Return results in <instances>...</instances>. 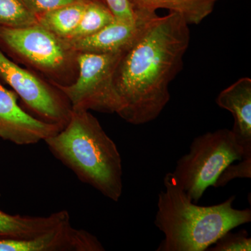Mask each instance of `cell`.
I'll return each mask as SVG.
<instances>
[{"instance_id":"7c38bea8","label":"cell","mask_w":251,"mask_h":251,"mask_svg":"<svg viewBox=\"0 0 251 251\" xmlns=\"http://www.w3.org/2000/svg\"><path fill=\"white\" fill-rule=\"evenodd\" d=\"M69 222L66 210L45 216L10 215L0 210V238L31 237Z\"/></svg>"},{"instance_id":"ac0fdd59","label":"cell","mask_w":251,"mask_h":251,"mask_svg":"<svg viewBox=\"0 0 251 251\" xmlns=\"http://www.w3.org/2000/svg\"><path fill=\"white\" fill-rule=\"evenodd\" d=\"M251 177V158H244L239 161V163L237 164H234V163L229 164L220 175L213 186L215 188L223 187L234 179H237V178L249 179Z\"/></svg>"},{"instance_id":"5bb4252c","label":"cell","mask_w":251,"mask_h":251,"mask_svg":"<svg viewBox=\"0 0 251 251\" xmlns=\"http://www.w3.org/2000/svg\"><path fill=\"white\" fill-rule=\"evenodd\" d=\"M89 1L84 0L38 15V24L59 37L67 39L76 29Z\"/></svg>"},{"instance_id":"8992f818","label":"cell","mask_w":251,"mask_h":251,"mask_svg":"<svg viewBox=\"0 0 251 251\" xmlns=\"http://www.w3.org/2000/svg\"><path fill=\"white\" fill-rule=\"evenodd\" d=\"M124 52L78 53V73L75 80L69 85L54 86L64 94L74 110L118 114L121 104L114 86L113 76Z\"/></svg>"},{"instance_id":"ba28073f","label":"cell","mask_w":251,"mask_h":251,"mask_svg":"<svg viewBox=\"0 0 251 251\" xmlns=\"http://www.w3.org/2000/svg\"><path fill=\"white\" fill-rule=\"evenodd\" d=\"M63 127L28 114L18 105L17 94L0 83V138L18 145H34L55 135Z\"/></svg>"},{"instance_id":"6da1fadb","label":"cell","mask_w":251,"mask_h":251,"mask_svg":"<svg viewBox=\"0 0 251 251\" xmlns=\"http://www.w3.org/2000/svg\"><path fill=\"white\" fill-rule=\"evenodd\" d=\"M189 25L181 15H157L122 54L113 82L121 108L117 115L142 125L156 120L171 99L169 86L182 69L190 44Z\"/></svg>"},{"instance_id":"5b68a950","label":"cell","mask_w":251,"mask_h":251,"mask_svg":"<svg viewBox=\"0 0 251 251\" xmlns=\"http://www.w3.org/2000/svg\"><path fill=\"white\" fill-rule=\"evenodd\" d=\"M247 158L232 130L222 128L196 137L171 174L193 202L214 184L231 163Z\"/></svg>"},{"instance_id":"7a4b0ae2","label":"cell","mask_w":251,"mask_h":251,"mask_svg":"<svg viewBox=\"0 0 251 251\" xmlns=\"http://www.w3.org/2000/svg\"><path fill=\"white\" fill-rule=\"evenodd\" d=\"M154 224L164 234L158 251H204L226 232L251 221L250 209L234 208L235 196L216 205L199 206L176 184L171 173L163 179Z\"/></svg>"},{"instance_id":"52a82bcc","label":"cell","mask_w":251,"mask_h":251,"mask_svg":"<svg viewBox=\"0 0 251 251\" xmlns=\"http://www.w3.org/2000/svg\"><path fill=\"white\" fill-rule=\"evenodd\" d=\"M0 78L38 118L62 126L67 125L72 107L64 94L49 81L18 66L1 50Z\"/></svg>"},{"instance_id":"ffe728a7","label":"cell","mask_w":251,"mask_h":251,"mask_svg":"<svg viewBox=\"0 0 251 251\" xmlns=\"http://www.w3.org/2000/svg\"><path fill=\"white\" fill-rule=\"evenodd\" d=\"M29 11L35 16L53 11L84 0H22Z\"/></svg>"},{"instance_id":"44dd1931","label":"cell","mask_w":251,"mask_h":251,"mask_svg":"<svg viewBox=\"0 0 251 251\" xmlns=\"http://www.w3.org/2000/svg\"><path fill=\"white\" fill-rule=\"evenodd\" d=\"M100 1H103V2H105V1H104V0H100Z\"/></svg>"},{"instance_id":"9a60e30c","label":"cell","mask_w":251,"mask_h":251,"mask_svg":"<svg viewBox=\"0 0 251 251\" xmlns=\"http://www.w3.org/2000/svg\"><path fill=\"white\" fill-rule=\"evenodd\" d=\"M115 20L105 2L100 0H90L76 29L64 39L72 41L92 35Z\"/></svg>"},{"instance_id":"d6986e66","label":"cell","mask_w":251,"mask_h":251,"mask_svg":"<svg viewBox=\"0 0 251 251\" xmlns=\"http://www.w3.org/2000/svg\"><path fill=\"white\" fill-rule=\"evenodd\" d=\"M117 21L133 23L138 18V12L130 0H104Z\"/></svg>"},{"instance_id":"30bf717a","label":"cell","mask_w":251,"mask_h":251,"mask_svg":"<svg viewBox=\"0 0 251 251\" xmlns=\"http://www.w3.org/2000/svg\"><path fill=\"white\" fill-rule=\"evenodd\" d=\"M133 23L116 19L92 35L68 41L77 53L108 54L124 52L138 39L149 23L157 16L156 12L138 11Z\"/></svg>"},{"instance_id":"277c9868","label":"cell","mask_w":251,"mask_h":251,"mask_svg":"<svg viewBox=\"0 0 251 251\" xmlns=\"http://www.w3.org/2000/svg\"><path fill=\"white\" fill-rule=\"evenodd\" d=\"M0 42L18 60L39 72L53 85H69L78 73L77 52L65 39L36 24L0 27Z\"/></svg>"},{"instance_id":"8fae6325","label":"cell","mask_w":251,"mask_h":251,"mask_svg":"<svg viewBox=\"0 0 251 251\" xmlns=\"http://www.w3.org/2000/svg\"><path fill=\"white\" fill-rule=\"evenodd\" d=\"M220 108L234 117L232 128L247 158H251V79L242 77L220 92L216 100Z\"/></svg>"},{"instance_id":"3957f363","label":"cell","mask_w":251,"mask_h":251,"mask_svg":"<svg viewBox=\"0 0 251 251\" xmlns=\"http://www.w3.org/2000/svg\"><path fill=\"white\" fill-rule=\"evenodd\" d=\"M44 142L81 181L119 201L123 191L121 155L90 111L72 109L67 125Z\"/></svg>"},{"instance_id":"4fadbf2b","label":"cell","mask_w":251,"mask_h":251,"mask_svg":"<svg viewBox=\"0 0 251 251\" xmlns=\"http://www.w3.org/2000/svg\"><path fill=\"white\" fill-rule=\"evenodd\" d=\"M218 0H130L135 10L156 12L167 9L179 14L188 25H198L212 13Z\"/></svg>"},{"instance_id":"9c48e42d","label":"cell","mask_w":251,"mask_h":251,"mask_svg":"<svg viewBox=\"0 0 251 251\" xmlns=\"http://www.w3.org/2000/svg\"><path fill=\"white\" fill-rule=\"evenodd\" d=\"M103 251L98 238L71 222L31 237L0 238V251Z\"/></svg>"},{"instance_id":"2e32d148","label":"cell","mask_w":251,"mask_h":251,"mask_svg":"<svg viewBox=\"0 0 251 251\" xmlns=\"http://www.w3.org/2000/svg\"><path fill=\"white\" fill-rule=\"evenodd\" d=\"M38 24L22 0H0V27L21 28Z\"/></svg>"},{"instance_id":"e0dca14e","label":"cell","mask_w":251,"mask_h":251,"mask_svg":"<svg viewBox=\"0 0 251 251\" xmlns=\"http://www.w3.org/2000/svg\"><path fill=\"white\" fill-rule=\"evenodd\" d=\"M232 230L226 232L218 239L208 251H250L251 238L246 229L238 232Z\"/></svg>"}]
</instances>
